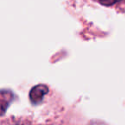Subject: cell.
I'll return each instance as SVG.
<instances>
[{"label":"cell","mask_w":125,"mask_h":125,"mask_svg":"<svg viewBox=\"0 0 125 125\" xmlns=\"http://www.w3.org/2000/svg\"><path fill=\"white\" fill-rule=\"evenodd\" d=\"M48 93V88L45 85H38L32 88L31 92L29 94L30 100L33 103V104H37V103L40 102L43 99L44 96Z\"/></svg>","instance_id":"cell-1"},{"label":"cell","mask_w":125,"mask_h":125,"mask_svg":"<svg viewBox=\"0 0 125 125\" xmlns=\"http://www.w3.org/2000/svg\"><path fill=\"white\" fill-rule=\"evenodd\" d=\"M99 1L103 5L111 6V5H113V4H116V3H118V2H121L123 0H99Z\"/></svg>","instance_id":"cell-2"}]
</instances>
